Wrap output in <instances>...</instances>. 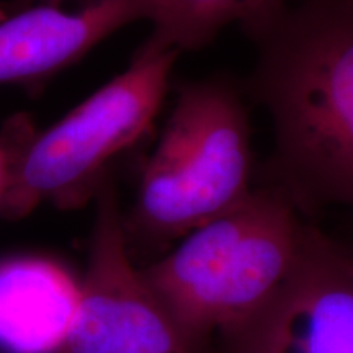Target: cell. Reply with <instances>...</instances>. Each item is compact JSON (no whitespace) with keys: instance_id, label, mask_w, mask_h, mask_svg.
Instances as JSON below:
<instances>
[{"instance_id":"cell-4","label":"cell","mask_w":353,"mask_h":353,"mask_svg":"<svg viewBox=\"0 0 353 353\" xmlns=\"http://www.w3.org/2000/svg\"><path fill=\"white\" fill-rule=\"evenodd\" d=\"M252 170L239 92L216 79L183 85L123 214L128 247L170 244L228 213L254 190Z\"/></svg>"},{"instance_id":"cell-10","label":"cell","mask_w":353,"mask_h":353,"mask_svg":"<svg viewBox=\"0 0 353 353\" xmlns=\"http://www.w3.org/2000/svg\"><path fill=\"white\" fill-rule=\"evenodd\" d=\"M7 174H8V152L2 138H0V203H2L3 192H6Z\"/></svg>"},{"instance_id":"cell-6","label":"cell","mask_w":353,"mask_h":353,"mask_svg":"<svg viewBox=\"0 0 353 353\" xmlns=\"http://www.w3.org/2000/svg\"><path fill=\"white\" fill-rule=\"evenodd\" d=\"M224 353H353V252L309 226L293 272Z\"/></svg>"},{"instance_id":"cell-1","label":"cell","mask_w":353,"mask_h":353,"mask_svg":"<svg viewBox=\"0 0 353 353\" xmlns=\"http://www.w3.org/2000/svg\"><path fill=\"white\" fill-rule=\"evenodd\" d=\"M250 90L275 134L278 187L298 206H353V0L286 2L247 28Z\"/></svg>"},{"instance_id":"cell-2","label":"cell","mask_w":353,"mask_h":353,"mask_svg":"<svg viewBox=\"0 0 353 353\" xmlns=\"http://www.w3.org/2000/svg\"><path fill=\"white\" fill-rule=\"evenodd\" d=\"M307 224L278 185L254 188L141 268L183 353H201L252 319L285 285Z\"/></svg>"},{"instance_id":"cell-3","label":"cell","mask_w":353,"mask_h":353,"mask_svg":"<svg viewBox=\"0 0 353 353\" xmlns=\"http://www.w3.org/2000/svg\"><path fill=\"white\" fill-rule=\"evenodd\" d=\"M179 56L148 38L126 70L46 131L12 120L0 134L8 152L0 214L17 221L44 203L76 210L95 198L113 159L156 120Z\"/></svg>"},{"instance_id":"cell-8","label":"cell","mask_w":353,"mask_h":353,"mask_svg":"<svg viewBox=\"0 0 353 353\" xmlns=\"http://www.w3.org/2000/svg\"><path fill=\"white\" fill-rule=\"evenodd\" d=\"M79 281L51 260L0 263V348L7 353H56L72 324Z\"/></svg>"},{"instance_id":"cell-5","label":"cell","mask_w":353,"mask_h":353,"mask_svg":"<svg viewBox=\"0 0 353 353\" xmlns=\"http://www.w3.org/2000/svg\"><path fill=\"white\" fill-rule=\"evenodd\" d=\"M94 200L95 219L76 314L56 353H183L132 260L112 176Z\"/></svg>"},{"instance_id":"cell-7","label":"cell","mask_w":353,"mask_h":353,"mask_svg":"<svg viewBox=\"0 0 353 353\" xmlns=\"http://www.w3.org/2000/svg\"><path fill=\"white\" fill-rule=\"evenodd\" d=\"M143 20L134 0H94L81 12L34 7L0 21V87L59 72L100 41Z\"/></svg>"},{"instance_id":"cell-9","label":"cell","mask_w":353,"mask_h":353,"mask_svg":"<svg viewBox=\"0 0 353 353\" xmlns=\"http://www.w3.org/2000/svg\"><path fill=\"white\" fill-rule=\"evenodd\" d=\"M143 20L151 21L149 39L179 52L201 50L223 28H247L270 17L290 0H134Z\"/></svg>"}]
</instances>
